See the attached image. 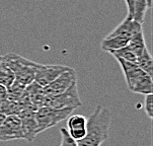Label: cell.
<instances>
[{"mask_svg": "<svg viewBox=\"0 0 153 146\" xmlns=\"http://www.w3.org/2000/svg\"><path fill=\"white\" fill-rule=\"evenodd\" d=\"M112 113L102 105H97L87 119L85 137L77 141L78 146H101L109 138Z\"/></svg>", "mask_w": 153, "mask_h": 146, "instance_id": "1", "label": "cell"}, {"mask_svg": "<svg viewBox=\"0 0 153 146\" xmlns=\"http://www.w3.org/2000/svg\"><path fill=\"white\" fill-rule=\"evenodd\" d=\"M125 75L128 88L133 93L147 95L152 94V77L141 70L135 63L116 58Z\"/></svg>", "mask_w": 153, "mask_h": 146, "instance_id": "2", "label": "cell"}, {"mask_svg": "<svg viewBox=\"0 0 153 146\" xmlns=\"http://www.w3.org/2000/svg\"><path fill=\"white\" fill-rule=\"evenodd\" d=\"M3 60L14 74L15 80L27 87L34 82L36 70L39 63L15 53H9L3 56Z\"/></svg>", "mask_w": 153, "mask_h": 146, "instance_id": "3", "label": "cell"}, {"mask_svg": "<svg viewBox=\"0 0 153 146\" xmlns=\"http://www.w3.org/2000/svg\"><path fill=\"white\" fill-rule=\"evenodd\" d=\"M73 108L64 109H53L50 107H42L38 109L35 113L36 122H37L38 134L47 129L56 125L58 122L66 119L72 112Z\"/></svg>", "mask_w": 153, "mask_h": 146, "instance_id": "4", "label": "cell"}, {"mask_svg": "<svg viewBox=\"0 0 153 146\" xmlns=\"http://www.w3.org/2000/svg\"><path fill=\"white\" fill-rule=\"evenodd\" d=\"M81 105H82V101L80 100L79 93H78L77 82L73 83L63 93L55 96H47L45 100V106L53 109L73 108L75 110L81 107Z\"/></svg>", "mask_w": 153, "mask_h": 146, "instance_id": "5", "label": "cell"}, {"mask_svg": "<svg viewBox=\"0 0 153 146\" xmlns=\"http://www.w3.org/2000/svg\"><path fill=\"white\" fill-rule=\"evenodd\" d=\"M76 82V73L73 68L69 67L60 74L57 78L48 86L44 87L45 96H55L66 91L73 83Z\"/></svg>", "mask_w": 153, "mask_h": 146, "instance_id": "6", "label": "cell"}, {"mask_svg": "<svg viewBox=\"0 0 153 146\" xmlns=\"http://www.w3.org/2000/svg\"><path fill=\"white\" fill-rule=\"evenodd\" d=\"M24 139L21 119L18 116H7L0 125V141H10Z\"/></svg>", "mask_w": 153, "mask_h": 146, "instance_id": "7", "label": "cell"}, {"mask_svg": "<svg viewBox=\"0 0 153 146\" xmlns=\"http://www.w3.org/2000/svg\"><path fill=\"white\" fill-rule=\"evenodd\" d=\"M68 68H69V66L57 65V64H53V65L39 64L35 73L34 82L39 84L42 87H45L53 82L55 78H57L61 73L67 70Z\"/></svg>", "mask_w": 153, "mask_h": 146, "instance_id": "8", "label": "cell"}, {"mask_svg": "<svg viewBox=\"0 0 153 146\" xmlns=\"http://www.w3.org/2000/svg\"><path fill=\"white\" fill-rule=\"evenodd\" d=\"M36 111L31 109H22L19 113L18 116L21 119L22 131L24 139L32 142L35 139L36 135H38L37 122L35 118Z\"/></svg>", "mask_w": 153, "mask_h": 146, "instance_id": "9", "label": "cell"}, {"mask_svg": "<svg viewBox=\"0 0 153 146\" xmlns=\"http://www.w3.org/2000/svg\"><path fill=\"white\" fill-rule=\"evenodd\" d=\"M67 131L75 141L85 137L87 130V119L82 115H72L67 118Z\"/></svg>", "mask_w": 153, "mask_h": 146, "instance_id": "10", "label": "cell"}, {"mask_svg": "<svg viewBox=\"0 0 153 146\" xmlns=\"http://www.w3.org/2000/svg\"><path fill=\"white\" fill-rule=\"evenodd\" d=\"M142 31V24L137 23L131 18L128 15L119 26L114 29L107 37H114V36H123L128 39H131L133 35L136 34L137 32Z\"/></svg>", "mask_w": 153, "mask_h": 146, "instance_id": "11", "label": "cell"}, {"mask_svg": "<svg viewBox=\"0 0 153 146\" xmlns=\"http://www.w3.org/2000/svg\"><path fill=\"white\" fill-rule=\"evenodd\" d=\"M26 95L30 100L36 110L42 108L45 106V94L44 91V87L40 86L36 82H32L31 84L26 87Z\"/></svg>", "mask_w": 153, "mask_h": 146, "instance_id": "12", "label": "cell"}, {"mask_svg": "<svg viewBox=\"0 0 153 146\" xmlns=\"http://www.w3.org/2000/svg\"><path fill=\"white\" fill-rule=\"evenodd\" d=\"M129 39L123 36H114V37H106L101 43V48L104 51L112 53L120 48L128 45Z\"/></svg>", "mask_w": 153, "mask_h": 146, "instance_id": "13", "label": "cell"}, {"mask_svg": "<svg viewBox=\"0 0 153 146\" xmlns=\"http://www.w3.org/2000/svg\"><path fill=\"white\" fill-rule=\"evenodd\" d=\"M128 47L132 50V53L135 54L136 57L139 56L142 53V51L146 48V44L144 40L143 31H139L131 37L128 41Z\"/></svg>", "mask_w": 153, "mask_h": 146, "instance_id": "14", "label": "cell"}, {"mask_svg": "<svg viewBox=\"0 0 153 146\" xmlns=\"http://www.w3.org/2000/svg\"><path fill=\"white\" fill-rule=\"evenodd\" d=\"M135 64L137 65L141 70H143L144 72H146L148 75H150L152 77L153 73V59L150 53L148 51L147 47L142 51V53L136 58V62Z\"/></svg>", "mask_w": 153, "mask_h": 146, "instance_id": "15", "label": "cell"}, {"mask_svg": "<svg viewBox=\"0 0 153 146\" xmlns=\"http://www.w3.org/2000/svg\"><path fill=\"white\" fill-rule=\"evenodd\" d=\"M146 9H147V2L146 0H134L132 5V12L129 16L137 23L142 24L144 21Z\"/></svg>", "mask_w": 153, "mask_h": 146, "instance_id": "16", "label": "cell"}, {"mask_svg": "<svg viewBox=\"0 0 153 146\" xmlns=\"http://www.w3.org/2000/svg\"><path fill=\"white\" fill-rule=\"evenodd\" d=\"M14 74L10 70V68L6 65L3 60V56H0V84H2L8 89L14 82Z\"/></svg>", "mask_w": 153, "mask_h": 146, "instance_id": "17", "label": "cell"}, {"mask_svg": "<svg viewBox=\"0 0 153 146\" xmlns=\"http://www.w3.org/2000/svg\"><path fill=\"white\" fill-rule=\"evenodd\" d=\"M112 56L115 57V58H120V59H123V60H126V61H129V62H132V63H135L136 62V56L134 53H132V50L129 48L128 45L120 50H118L116 51H113Z\"/></svg>", "mask_w": 153, "mask_h": 146, "instance_id": "18", "label": "cell"}, {"mask_svg": "<svg viewBox=\"0 0 153 146\" xmlns=\"http://www.w3.org/2000/svg\"><path fill=\"white\" fill-rule=\"evenodd\" d=\"M60 135H61V141H60V146H78L77 141L71 137L68 133L67 129L65 127L60 128Z\"/></svg>", "mask_w": 153, "mask_h": 146, "instance_id": "19", "label": "cell"}, {"mask_svg": "<svg viewBox=\"0 0 153 146\" xmlns=\"http://www.w3.org/2000/svg\"><path fill=\"white\" fill-rule=\"evenodd\" d=\"M144 110L149 119L153 118V94L144 96Z\"/></svg>", "mask_w": 153, "mask_h": 146, "instance_id": "20", "label": "cell"}, {"mask_svg": "<svg viewBox=\"0 0 153 146\" xmlns=\"http://www.w3.org/2000/svg\"><path fill=\"white\" fill-rule=\"evenodd\" d=\"M7 99H8L7 88L5 86H3L2 84H0V105Z\"/></svg>", "mask_w": 153, "mask_h": 146, "instance_id": "21", "label": "cell"}, {"mask_svg": "<svg viewBox=\"0 0 153 146\" xmlns=\"http://www.w3.org/2000/svg\"><path fill=\"white\" fill-rule=\"evenodd\" d=\"M6 116H6L5 113H3V112L1 111V110H0V125H2V122H4V119H5Z\"/></svg>", "mask_w": 153, "mask_h": 146, "instance_id": "22", "label": "cell"}, {"mask_svg": "<svg viewBox=\"0 0 153 146\" xmlns=\"http://www.w3.org/2000/svg\"><path fill=\"white\" fill-rule=\"evenodd\" d=\"M146 2H147V8L150 9L151 8V4H152V0H146Z\"/></svg>", "mask_w": 153, "mask_h": 146, "instance_id": "23", "label": "cell"}, {"mask_svg": "<svg viewBox=\"0 0 153 146\" xmlns=\"http://www.w3.org/2000/svg\"></svg>", "mask_w": 153, "mask_h": 146, "instance_id": "24", "label": "cell"}]
</instances>
